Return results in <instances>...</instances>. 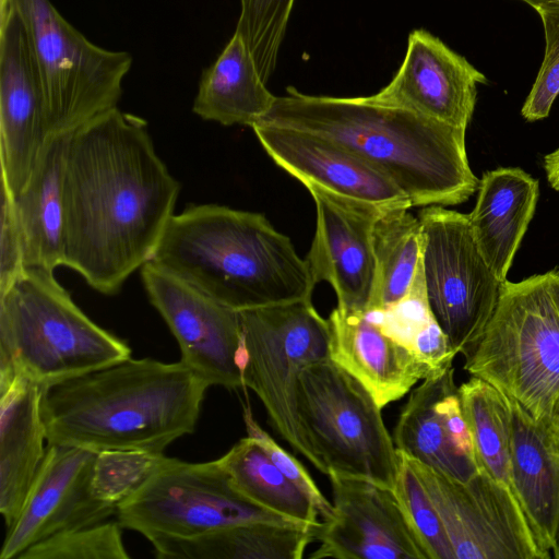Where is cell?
<instances>
[{
  "label": "cell",
  "mask_w": 559,
  "mask_h": 559,
  "mask_svg": "<svg viewBox=\"0 0 559 559\" xmlns=\"http://www.w3.org/2000/svg\"><path fill=\"white\" fill-rule=\"evenodd\" d=\"M179 190L141 117L115 107L81 126L67 160L64 266L117 294L152 259Z\"/></svg>",
  "instance_id": "1"
},
{
  "label": "cell",
  "mask_w": 559,
  "mask_h": 559,
  "mask_svg": "<svg viewBox=\"0 0 559 559\" xmlns=\"http://www.w3.org/2000/svg\"><path fill=\"white\" fill-rule=\"evenodd\" d=\"M260 121L336 142L391 180L412 206L460 204L479 186L467 159L466 130L372 95L316 96L288 86Z\"/></svg>",
  "instance_id": "2"
},
{
  "label": "cell",
  "mask_w": 559,
  "mask_h": 559,
  "mask_svg": "<svg viewBox=\"0 0 559 559\" xmlns=\"http://www.w3.org/2000/svg\"><path fill=\"white\" fill-rule=\"evenodd\" d=\"M209 386L182 361L129 357L45 389L47 444L163 455L194 431Z\"/></svg>",
  "instance_id": "3"
},
{
  "label": "cell",
  "mask_w": 559,
  "mask_h": 559,
  "mask_svg": "<svg viewBox=\"0 0 559 559\" xmlns=\"http://www.w3.org/2000/svg\"><path fill=\"white\" fill-rule=\"evenodd\" d=\"M151 261L236 311L310 299L316 285L264 215L217 204L174 214Z\"/></svg>",
  "instance_id": "4"
},
{
  "label": "cell",
  "mask_w": 559,
  "mask_h": 559,
  "mask_svg": "<svg viewBox=\"0 0 559 559\" xmlns=\"http://www.w3.org/2000/svg\"><path fill=\"white\" fill-rule=\"evenodd\" d=\"M131 354L75 305L51 271L26 269L0 293V384L22 376L47 389Z\"/></svg>",
  "instance_id": "5"
},
{
  "label": "cell",
  "mask_w": 559,
  "mask_h": 559,
  "mask_svg": "<svg viewBox=\"0 0 559 559\" xmlns=\"http://www.w3.org/2000/svg\"><path fill=\"white\" fill-rule=\"evenodd\" d=\"M464 369L547 421L559 400V277L556 271L507 281Z\"/></svg>",
  "instance_id": "6"
},
{
  "label": "cell",
  "mask_w": 559,
  "mask_h": 559,
  "mask_svg": "<svg viewBox=\"0 0 559 559\" xmlns=\"http://www.w3.org/2000/svg\"><path fill=\"white\" fill-rule=\"evenodd\" d=\"M298 415L305 438L325 475L373 481L394 490L399 456L368 389L330 357L300 371Z\"/></svg>",
  "instance_id": "7"
},
{
  "label": "cell",
  "mask_w": 559,
  "mask_h": 559,
  "mask_svg": "<svg viewBox=\"0 0 559 559\" xmlns=\"http://www.w3.org/2000/svg\"><path fill=\"white\" fill-rule=\"evenodd\" d=\"M19 15L38 73L48 134L73 132L115 107L132 67L128 51L103 48L50 0H0Z\"/></svg>",
  "instance_id": "8"
},
{
  "label": "cell",
  "mask_w": 559,
  "mask_h": 559,
  "mask_svg": "<svg viewBox=\"0 0 559 559\" xmlns=\"http://www.w3.org/2000/svg\"><path fill=\"white\" fill-rule=\"evenodd\" d=\"M239 313L245 388L258 395L278 435L317 467L298 415L297 388L302 368L330 357L328 319L311 298Z\"/></svg>",
  "instance_id": "9"
},
{
  "label": "cell",
  "mask_w": 559,
  "mask_h": 559,
  "mask_svg": "<svg viewBox=\"0 0 559 559\" xmlns=\"http://www.w3.org/2000/svg\"><path fill=\"white\" fill-rule=\"evenodd\" d=\"M418 218L431 313L455 354L467 358L491 320L506 282L483 257L468 215L429 205L424 206Z\"/></svg>",
  "instance_id": "10"
},
{
  "label": "cell",
  "mask_w": 559,
  "mask_h": 559,
  "mask_svg": "<svg viewBox=\"0 0 559 559\" xmlns=\"http://www.w3.org/2000/svg\"><path fill=\"white\" fill-rule=\"evenodd\" d=\"M116 515L122 528L145 537H189L252 522L302 525L247 499L218 460L189 463L165 455L146 480L118 504Z\"/></svg>",
  "instance_id": "11"
},
{
  "label": "cell",
  "mask_w": 559,
  "mask_h": 559,
  "mask_svg": "<svg viewBox=\"0 0 559 559\" xmlns=\"http://www.w3.org/2000/svg\"><path fill=\"white\" fill-rule=\"evenodd\" d=\"M435 506L455 559H548L513 491L485 469L466 481L406 455Z\"/></svg>",
  "instance_id": "12"
},
{
  "label": "cell",
  "mask_w": 559,
  "mask_h": 559,
  "mask_svg": "<svg viewBox=\"0 0 559 559\" xmlns=\"http://www.w3.org/2000/svg\"><path fill=\"white\" fill-rule=\"evenodd\" d=\"M141 278L150 302L178 342L180 361L210 386L246 389L239 311L216 301L151 260L141 267Z\"/></svg>",
  "instance_id": "13"
},
{
  "label": "cell",
  "mask_w": 559,
  "mask_h": 559,
  "mask_svg": "<svg viewBox=\"0 0 559 559\" xmlns=\"http://www.w3.org/2000/svg\"><path fill=\"white\" fill-rule=\"evenodd\" d=\"M98 452L48 444L23 508L7 530L0 559L19 558L29 547L72 530L105 522L117 506L94 489Z\"/></svg>",
  "instance_id": "14"
},
{
  "label": "cell",
  "mask_w": 559,
  "mask_h": 559,
  "mask_svg": "<svg viewBox=\"0 0 559 559\" xmlns=\"http://www.w3.org/2000/svg\"><path fill=\"white\" fill-rule=\"evenodd\" d=\"M333 513L313 527L311 559H429L393 490L373 481L329 475Z\"/></svg>",
  "instance_id": "15"
},
{
  "label": "cell",
  "mask_w": 559,
  "mask_h": 559,
  "mask_svg": "<svg viewBox=\"0 0 559 559\" xmlns=\"http://www.w3.org/2000/svg\"><path fill=\"white\" fill-rule=\"evenodd\" d=\"M49 136L41 86L17 13L0 1L1 181L12 198L27 183Z\"/></svg>",
  "instance_id": "16"
},
{
  "label": "cell",
  "mask_w": 559,
  "mask_h": 559,
  "mask_svg": "<svg viewBox=\"0 0 559 559\" xmlns=\"http://www.w3.org/2000/svg\"><path fill=\"white\" fill-rule=\"evenodd\" d=\"M316 204V233L306 257L313 282H328L337 308L368 310L376 277L371 231L386 209L305 186ZM391 209V207H390Z\"/></svg>",
  "instance_id": "17"
},
{
  "label": "cell",
  "mask_w": 559,
  "mask_h": 559,
  "mask_svg": "<svg viewBox=\"0 0 559 559\" xmlns=\"http://www.w3.org/2000/svg\"><path fill=\"white\" fill-rule=\"evenodd\" d=\"M484 73L424 28L409 33L403 61L377 100L466 130Z\"/></svg>",
  "instance_id": "18"
},
{
  "label": "cell",
  "mask_w": 559,
  "mask_h": 559,
  "mask_svg": "<svg viewBox=\"0 0 559 559\" xmlns=\"http://www.w3.org/2000/svg\"><path fill=\"white\" fill-rule=\"evenodd\" d=\"M251 128L273 162L304 186L382 209L413 207L384 175L330 139L261 121Z\"/></svg>",
  "instance_id": "19"
},
{
  "label": "cell",
  "mask_w": 559,
  "mask_h": 559,
  "mask_svg": "<svg viewBox=\"0 0 559 559\" xmlns=\"http://www.w3.org/2000/svg\"><path fill=\"white\" fill-rule=\"evenodd\" d=\"M392 439L397 451L452 478L466 481L478 473L453 366L412 391Z\"/></svg>",
  "instance_id": "20"
},
{
  "label": "cell",
  "mask_w": 559,
  "mask_h": 559,
  "mask_svg": "<svg viewBox=\"0 0 559 559\" xmlns=\"http://www.w3.org/2000/svg\"><path fill=\"white\" fill-rule=\"evenodd\" d=\"M328 322L330 358L360 381L381 408L429 378L414 354L386 336L366 311L335 307Z\"/></svg>",
  "instance_id": "21"
},
{
  "label": "cell",
  "mask_w": 559,
  "mask_h": 559,
  "mask_svg": "<svg viewBox=\"0 0 559 559\" xmlns=\"http://www.w3.org/2000/svg\"><path fill=\"white\" fill-rule=\"evenodd\" d=\"M44 391L22 376L0 384V512L7 528L17 519L46 454Z\"/></svg>",
  "instance_id": "22"
},
{
  "label": "cell",
  "mask_w": 559,
  "mask_h": 559,
  "mask_svg": "<svg viewBox=\"0 0 559 559\" xmlns=\"http://www.w3.org/2000/svg\"><path fill=\"white\" fill-rule=\"evenodd\" d=\"M71 134L47 138L27 183L13 198L26 269L53 272L64 265V186Z\"/></svg>",
  "instance_id": "23"
},
{
  "label": "cell",
  "mask_w": 559,
  "mask_h": 559,
  "mask_svg": "<svg viewBox=\"0 0 559 559\" xmlns=\"http://www.w3.org/2000/svg\"><path fill=\"white\" fill-rule=\"evenodd\" d=\"M511 408L512 490L540 547L550 554L559 530V447L545 421L513 400Z\"/></svg>",
  "instance_id": "24"
},
{
  "label": "cell",
  "mask_w": 559,
  "mask_h": 559,
  "mask_svg": "<svg viewBox=\"0 0 559 559\" xmlns=\"http://www.w3.org/2000/svg\"><path fill=\"white\" fill-rule=\"evenodd\" d=\"M538 180L515 167L486 171L468 214L475 241L488 265L502 282L533 218Z\"/></svg>",
  "instance_id": "25"
},
{
  "label": "cell",
  "mask_w": 559,
  "mask_h": 559,
  "mask_svg": "<svg viewBox=\"0 0 559 559\" xmlns=\"http://www.w3.org/2000/svg\"><path fill=\"white\" fill-rule=\"evenodd\" d=\"M275 99L242 36L235 31L216 60L203 70L192 110L203 120L223 126L252 127Z\"/></svg>",
  "instance_id": "26"
},
{
  "label": "cell",
  "mask_w": 559,
  "mask_h": 559,
  "mask_svg": "<svg viewBox=\"0 0 559 559\" xmlns=\"http://www.w3.org/2000/svg\"><path fill=\"white\" fill-rule=\"evenodd\" d=\"M162 559H301L316 539L313 527L252 522L200 535L146 536Z\"/></svg>",
  "instance_id": "27"
},
{
  "label": "cell",
  "mask_w": 559,
  "mask_h": 559,
  "mask_svg": "<svg viewBox=\"0 0 559 559\" xmlns=\"http://www.w3.org/2000/svg\"><path fill=\"white\" fill-rule=\"evenodd\" d=\"M217 460L236 489L253 503L298 524H319L314 502L275 466L254 437L240 439Z\"/></svg>",
  "instance_id": "28"
},
{
  "label": "cell",
  "mask_w": 559,
  "mask_h": 559,
  "mask_svg": "<svg viewBox=\"0 0 559 559\" xmlns=\"http://www.w3.org/2000/svg\"><path fill=\"white\" fill-rule=\"evenodd\" d=\"M376 277L368 311H381L408 292L423 253L418 217L408 207L386 209L376 218L372 231Z\"/></svg>",
  "instance_id": "29"
},
{
  "label": "cell",
  "mask_w": 559,
  "mask_h": 559,
  "mask_svg": "<svg viewBox=\"0 0 559 559\" xmlns=\"http://www.w3.org/2000/svg\"><path fill=\"white\" fill-rule=\"evenodd\" d=\"M459 395L480 468L512 490L510 397L472 376L459 386Z\"/></svg>",
  "instance_id": "30"
},
{
  "label": "cell",
  "mask_w": 559,
  "mask_h": 559,
  "mask_svg": "<svg viewBox=\"0 0 559 559\" xmlns=\"http://www.w3.org/2000/svg\"><path fill=\"white\" fill-rule=\"evenodd\" d=\"M295 0H240L236 25L259 72L267 82L275 70Z\"/></svg>",
  "instance_id": "31"
},
{
  "label": "cell",
  "mask_w": 559,
  "mask_h": 559,
  "mask_svg": "<svg viewBox=\"0 0 559 559\" xmlns=\"http://www.w3.org/2000/svg\"><path fill=\"white\" fill-rule=\"evenodd\" d=\"M121 530L118 521L72 530L29 547L17 559H129Z\"/></svg>",
  "instance_id": "32"
},
{
  "label": "cell",
  "mask_w": 559,
  "mask_h": 559,
  "mask_svg": "<svg viewBox=\"0 0 559 559\" xmlns=\"http://www.w3.org/2000/svg\"><path fill=\"white\" fill-rule=\"evenodd\" d=\"M397 456L399 474L393 491L425 547L429 559H455L451 542L428 493L406 455L397 451Z\"/></svg>",
  "instance_id": "33"
},
{
  "label": "cell",
  "mask_w": 559,
  "mask_h": 559,
  "mask_svg": "<svg viewBox=\"0 0 559 559\" xmlns=\"http://www.w3.org/2000/svg\"><path fill=\"white\" fill-rule=\"evenodd\" d=\"M163 456L136 451L99 452L93 479L95 492L118 507L146 480Z\"/></svg>",
  "instance_id": "34"
},
{
  "label": "cell",
  "mask_w": 559,
  "mask_h": 559,
  "mask_svg": "<svg viewBox=\"0 0 559 559\" xmlns=\"http://www.w3.org/2000/svg\"><path fill=\"white\" fill-rule=\"evenodd\" d=\"M367 314L386 336L413 353L416 336L435 319L425 289L423 253L406 295L386 309Z\"/></svg>",
  "instance_id": "35"
},
{
  "label": "cell",
  "mask_w": 559,
  "mask_h": 559,
  "mask_svg": "<svg viewBox=\"0 0 559 559\" xmlns=\"http://www.w3.org/2000/svg\"><path fill=\"white\" fill-rule=\"evenodd\" d=\"M545 32V56L536 80L522 107L527 121L548 117L559 95V2L545 3L536 9Z\"/></svg>",
  "instance_id": "36"
},
{
  "label": "cell",
  "mask_w": 559,
  "mask_h": 559,
  "mask_svg": "<svg viewBox=\"0 0 559 559\" xmlns=\"http://www.w3.org/2000/svg\"><path fill=\"white\" fill-rule=\"evenodd\" d=\"M243 419L247 433L259 441L275 466L314 502L322 520L330 519L333 504L323 496L305 466L260 427L248 406L243 407Z\"/></svg>",
  "instance_id": "37"
},
{
  "label": "cell",
  "mask_w": 559,
  "mask_h": 559,
  "mask_svg": "<svg viewBox=\"0 0 559 559\" xmlns=\"http://www.w3.org/2000/svg\"><path fill=\"white\" fill-rule=\"evenodd\" d=\"M26 270L24 245L12 194L1 181L0 205V293Z\"/></svg>",
  "instance_id": "38"
},
{
  "label": "cell",
  "mask_w": 559,
  "mask_h": 559,
  "mask_svg": "<svg viewBox=\"0 0 559 559\" xmlns=\"http://www.w3.org/2000/svg\"><path fill=\"white\" fill-rule=\"evenodd\" d=\"M544 168L549 185L552 189L559 191V148L545 156Z\"/></svg>",
  "instance_id": "39"
},
{
  "label": "cell",
  "mask_w": 559,
  "mask_h": 559,
  "mask_svg": "<svg viewBox=\"0 0 559 559\" xmlns=\"http://www.w3.org/2000/svg\"><path fill=\"white\" fill-rule=\"evenodd\" d=\"M545 423L548 425V428L559 447V400L557 401L550 417Z\"/></svg>",
  "instance_id": "40"
},
{
  "label": "cell",
  "mask_w": 559,
  "mask_h": 559,
  "mask_svg": "<svg viewBox=\"0 0 559 559\" xmlns=\"http://www.w3.org/2000/svg\"><path fill=\"white\" fill-rule=\"evenodd\" d=\"M525 3H527L530 7H532L534 10H536L538 7L549 3V2H559V0H520Z\"/></svg>",
  "instance_id": "41"
},
{
  "label": "cell",
  "mask_w": 559,
  "mask_h": 559,
  "mask_svg": "<svg viewBox=\"0 0 559 559\" xmlns=\"http://www.w3.org/2000/svg\"><path fill=\"white\" fill-rule=\"evenodd\" d=\"M551 551H552L551 557H554L556 559H559V530H558V533H557V536H556V540H555V544H554V547H552Z\"/></svg>",
  "instance_id": "42"
},
{
  "label": "cell",
  "mask_w": 559,
  "mask_h": 559,
  "mask_svg": "<svg viewBox=\"0 0 559 559\" xmlns=\"http://www.w3.org/2000/svg\"><path fill=\"white\" fill-rule=\"evenodd\" d=\"M557 276L559 277V270L556 271Z\"/></svg>",
  "instance_id": "43"
}]
</instances>
